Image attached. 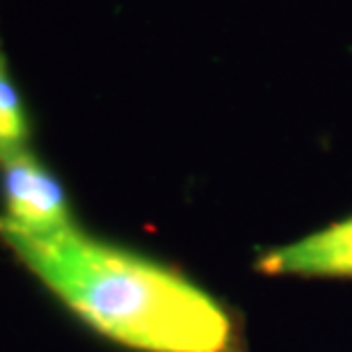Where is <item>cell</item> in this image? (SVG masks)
Instances as JSON below:
<instances>
[{
    "instance_id": "1",
    "label": "cell",
    "mask_w": 352,
    "mask_h": 352,
    "mask_svg": "<svg viewBox=\"0 0 352 352\" xmlns=\"http://www.w3.org/2000/svg\"><path fill=\"white\" fill-rule=\"evenodd\" d=\"M69 311L140 352H236L238 332L213 295L172 267L82 234L3 236Z\"/></svg>"
},
{
    "instance_id": "2",
    "label": "cell",
    "mask_w": 352,
    "mask_h": 352,
    "mask_svg": "<svg viewBox=\"0 0 352 352\" xmlns=\"http://www.w3.org/2000/svg\"><path fill=\"white\" fill-rule=\"evenodd\" d=\"M0 238H44L76 227L65 186L30 146L0 163Z\"/></svg>"
},
{
    "instance_id": "3",
    "label": "cell",
    "mask_w": 352,
    "mask_h": 352,
    "mask_svg": "<svg viewBox=\"0 0 352 352\" xmlns=\"http://www.w3.org/2000/svg\"><path fill=\"white\" fill-rule=\"evenodd\" d=\"M256 267L279 277H352V215L263 252Z\"/></svg>"
},
{
    "instance_id": "4",
    "label": "cell",
    "mask_w": 352,
    "mask_h": 352,
    "mask_svg": "<svg viewBox=\"0 0 352 352\" xmlns=\"http://www.w3.org/2000/svg\"><path fill=\"white\" fill-rule=\"evenodd\" d=\"M30 146V119L12 78L3 37H0V163Z\"/></svg>"
}]
</instances>
